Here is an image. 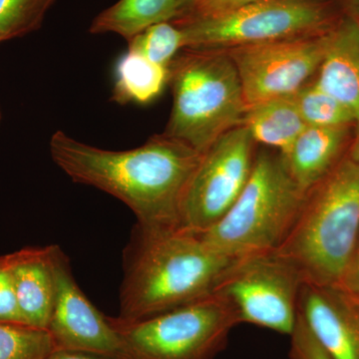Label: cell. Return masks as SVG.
Segmentation results:
<instances>
[{"instance_id":"3","label":"cell","mask_w":359,"mask_h":359,"mask_svg":"<svg viewBox=\"0 0 359 359\" xmlns=\"http://www.w3.org/2000/svg\"><path fill=\"white\" fill-rule=\"evenodd\" d=\"M359 240V164L340 160L306 194L294 226L276 255L306 283L339 290Z\"/></svg>"},{"instance_id":"11","label":"cell","mask_w":359,"mask_h":359,"mask_svg":"<svg viewBox=\"0 0 359 359\" xmlns=\"http://www.w3.org/2000/svg\"><path fill=\"white\" fill-rule=\"evenodd\" d=\"M53 269L55 297L47 330L55 351H82L130 359L109 316L101 313L80 289L69 259L58 245H54Z\"/></svg>"},{"instance_id":"19","label":"cell","mask_w":359,"mask_h":359,"mask_svg":"<svg viewBox=\"0 0 359 359\" xmlns=\"http://www.w3.org/2000/svg\"><path fill=\"white\" fill-rule=\"evenodd\" d=\"M292 98L308 126L335 128L356 122L354 116L316 81L309 82Z\"/></svg>"},{"instance_id":"13","label":"cell","mask_w":359,"mask_h":359,"mask_svg":"<svg viewBox=\"0 0 359 359\" xmlns=\"http://www.w3.org/2000/svg\"><path fill=\"white\" fill-rule=\"evenodd\" d=\"M54 245L9 254L18 308L25 325L47 330L55 297Z\"/></svg>"},{"instance_id":"2","label":"cell","mask_w":359,"mask_h":359,"mask_svg":"<svg viewBox=\"0 0 359 359\" xmlns=\"http://www.w3.org/2000/svg\"><path fill=\"white\" fill-rule=\"evenodd\" d=\"M235 261L182 226L138 230L125 264L118 318L144 320L214 294Z\"/></svg>"},{"instance_id":"29","label":"cell","mask_w":359,"mask_h":359,"mask_svg":"<svg viewBox=\"0 0 359 359\" xmlns=\"http://www.w3.org/2000/svg\"><path fill=\"white\" fill-rule=\"evenodd\" d=\"M358 123V129H356L355 137H354L353 144L351 146V154L348 157L354 162L359 164V121Z\"/></svg>"},{"instance_id":"16","label":"cell","mask_w":359,"mask_h":359,"mask_svg":"<svg viewBox=\"0 0 359 359\" xmlns=\"http://www.w3.org/2000/svg\"><path fill=\"white\" fill-rule=\"evenodd\" d=\"M242 126L249 131L255 143L264 144L285 156L308 125L294 98L287 97L250 106Z\"/></svg>"},{"instance_id":"30","label":"cell","mask_w":359,"mask_h":359,"mask_svg":"<svg viewBox=\"0 0 359 359\" xmlns=\"http://www.w3.org/2000/svg\"><path fill=\"white\" fill-rule=\"evenodd\" d=\"M347 297H348V295H347ZM348 299H351V304H353L354 309H356V311H358L359 314V299H353V297H348Z\"/></svg>"},{"instance_id":"4","label":"cell","mask_w":359,"mask_h":359,"mask_svg":"<svg viewBox=\"0 0 359 359\" xmlns=\"http://www.w3.org/2000/svg\"><path fill=\"white\" fill-rule=\"evenodd\" d=\"M173 107L164 134L203 154L242 126L247 105L238 71L223 50L183 49L169 66Z\"/></svg>"},{"instance_id":"18","label":"cell","mask_w":359,"mask_h":359,"mask_svg":"<svg viewBox=\"0 0 359 359\" xmlns=\"http://www.w3.org/2000/svg\"><path fill=\"white\" fill-rule=\"evenodd\" d=\"M169 82V67L127 51L116 65L112 101L118 104H148L162 93Z\"/></svg>"},{"instance_id":"31","label":"cell","mask_w":359,"mask_h":359,"mask_svg":"<svg viewBox=\"0 0 359 359\" xmlns=\"http://www.w3.org/2000/svg\"><path fill=\"white\" fill-rule=\"evenodd\" d=\"M180 1V6H181V11H180V13H182V11H184V9L186 8L187 6H188L189 4H190L191 0H179ZM180 15V14H179Z\"/></svg>"},{"instance_id":"27","label":"cell","mask_w":359,"mask_h":359,"mask_svg":"<svg viewBox=\"0 0 359 359\" xmlns=\"http://www.w3.org/2000/svg\"><path fill=\"white\" fill-rule=\"evenodd\" d=\"M47 359H117L102 354L82 353V351H56Z\"/></svg>"},{"instance_id":"6","label":"cell","mask_w":359,"mask_h":359,"mask_svg":"<svg viewBox=\"0 0 359 359\" xmlns=\"http://www.w3.org/2000/svg\"><path fill=\"white\" fill-rule=\"evenodd\" d=\"M109 320L130 359H215L241 323L217 292L144 320Z\"/></svg>"},{"instance_id":"15","label":"cell","mask_w":359,"mask_h":359,"mask_svg":"<svg viewBox=\"0 0 359 359\" xmlns=\"http://www.w3.org/2000/svg\"><path fill=\"white\" fill-rule=\"evenodd\" d=\"M348 137V127L308 126L283 156L292 178L309 193L339 162Z\"/></svg>"},{"instance_id":"8","label":"cell","mask_w":359,"mask_h":359,"mask_svg":"<svg viewBox=\"0 0 359 359\" xmlns=\"http://www.w3.org/2000/svg\"><path fill=\"white\" fill-rule=\"evenodd\" d=\"M302 283L294 266L273 252L233 262L215 292L228 299L241 323L290 337Z\"/></svg>"},{"instance_id":"26","label":"cell","mask_w":359,"mask_h":359,"mask_svg":"<svg viewBox=\"0 0 359 359\" xmlns=\"http://www.w3.org/2000/svg\"><path fill=\"white\" fill-rule=\"evenodd\" d=\"M339 290L353 299H359V240L351 268Z\"/></svg>"},{"instance_id":"17","label":"cell","mask_w":359,"mask_h":359,"mask_svg":"<svg viewBox=\"0 0 359 359\" xmlns=\"http://www.w3.org/2000/svg\"><path fill=\"white\" fill-rule=\"evenodd\" d=\"M180 11L179 0H118L94 18L89 32L114 33L128 41L151 26L176 20Z\"/></svg>"},{"instance_id":"14","label":"cell","mask_w":359,"mask_h":359,"mask_svg":"<svg viewBox=\"0 0 359 359\" xmlns=\"http://www.w3.org/2000/svg\"><path fill=\"white\" fill-rule=\"evenodd\" d=\"M316 82L359 121V20L344 16L330 29Z\"/></svg>"},{"instance_id":"24","label":"cell","mask_w":359,"mask_h":359,"mask_svg":"<svg viewBox=\"0 0 359 359\" xmlns=\"http://www.w3.org/2000/svg\"><path fill=\"white\" fill-rule=\"evenodd\" d=\"M257 1L259 0H191L176 20L219 18Z\"/></svg>"},{"instance_id":"7","label":"cell","mask_w":359,"mask_h":359,"mask_svg":"<svg viewBox=\"0 0 359 359\" xmlns=\"http://www.w3.org/2000/svg\"><path fill=\"white\" fill-rule=\"evenodd\" d=\"M172 22L183 32L184 49L228 50L320 34L337 20L318 0H259L219 18Z\"/></svg>"},{"instance_id":"23","label":"cell","mask_w":359,"mask_h":359,"mask_svg":"<svg viewBox=\"0 0 359 359\" xmlns=\"http://www.w3.org/2000/svg\"><path fill=\"white\" fill-rule=\"evenodd\" d=\"M0 323H25L16 299L9 254L0 256Z\"/></svg>"},{"instance_id":"9","label":"cell","mask_w":359,"mask_h":359,"mask_svg":"<svg viewBox=\"0 0 359 359\" xmlns=\"http://www.w3.org/2000/svg\"><path fill=\"white\" fill-rule=\"evenodd\" d=\"M255 144L249 131L238 126L203 153L182 201V228L204 233L223 218L249 181Z\"/></svg>"},{"instance_id":"21","label":"cell","mask_w":359,"mask_h":359,"mask_svg":"<svg viewBox=\"0 0 359 359\" xmlns=\"http://www.w3.org/2000/svg\"><path fill=\"white\" fill-rule=\"evenodd\" d=\"M56 0H0V43L37 32Z\"/></svg>"},{"instance_id":"22","label":"cell","mask_w":359,"mask_h":359,"mask_svg":"<svg viewBox=\"0 0 359 359\" xmlns=\"http://www.w3.org/2000/svg\"><path fill=\"white\" fill-rule=\"evenodd\" d=\"M185 47L183 32L172 21L158 23L128 40V50L169 67Z\"/></svg>"},{"instance_id":"25","label":"cell","mask_w":359,"mask_h":359,"mask_svg":"<svg viewBox=\"0 0 359 359\" xmlns=\"http://www.w3.org/2000/svg\"><path fill=\"white\" fill-rule=\"evenodd\" d=\"M290 359H330L314 339L299 314L294 332L290 335Z\"/></svg>"},{"instance_id":"5","label":"cell","mask_w":359,"mask_h":359,"mask_svg":"<svg viewBox=\"0 0 359 359\" xmlns=\"http://www.w3.org/2000/svg\"><path fill=\"white\" fill-rule=\"evenodd\" d=\"M306 194L282 154L262 150L235 204L218 223L199 233L231 259L275 252L294 226Z\"/></svg>"},{"instance_id":"10","label":"cell","mask_w":359,"mask_h":359,"mask_svg":"<svg viewBox=\"0 0 359 359\" xmlns=\"http://www.w3.org/2000/svg\"><path fill=\"white\" fill-rule=\"evenodd\" d=\"M330 29L223 50L238 71L247 108L271 99L294 97L309 84L325 58Z\"/></svg>"},{"instance_id":"28","label":"cell","mask_w":359,"mask_h":359,"mask_svg":"<svg viewBox=\"0 0 359 359\" xmlns=\"http://www.w3.org/2000/svg\"><path fill=\"white\" fill-rule=\"evenodd\" d=\"M344 8H346V15L359 20V0H346Z\"/></svg>"},{"instance_id":"32","label":"cell","mask_w":359,"mask_h":359,"mask_svg":"<svg viewBox=\"0 0 359 359\" xmlns=\"http://www.w3.org/2000/svg\"><path fill=\"white\" fill-rule=\"evenodd\" d=\"M1 120H2V114H1V109H0V124H1Z\"/></svg>"},{"instance_id":"20","label":"cell","mask_w":359,"mask_h":359,"mask_svg":"<svg viewBox=\"0 0 359 359\" xmlns=\"http://www.w3.org/2000/svg\"><path fill=\"white\" fill-rule=\"evenodd\" d=\"M54 351L48 330L25 323H0V359H47Z\"/></svg>"},{"instance_id":"12","label":"cell","mask_w":359,"mask_h":359,"mask_svg":"<svg viewBox=\"0 0 359 359\" xmlns=\"http://www.w3.org/2000/svg\"><path fill=\"white\" fill-rule=\"evenodd\" d=\"M299 314L330 359H359V314L341 290L302 283Z\"/></svg>"},{"instance_id":"1","label":"cell","mask_w":359,"mask_h":359,"mask_svg":"<svg viewBox=\"0 0 359 359\" xmlns=\"http://www.w3.org/2000/svg\"><path fill=\"white\" fill-rule=\"evenodd\" d=\"M49 150L56 166L74 183L93 187L124 203L138 230L181 226V205L199 153L163 133L140 147L112 151L56 131Z\"/></svg>"}]
</instances>
